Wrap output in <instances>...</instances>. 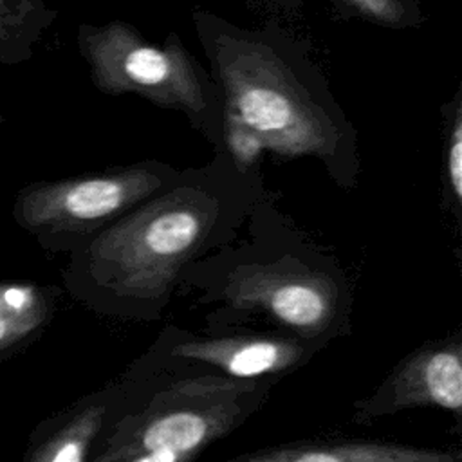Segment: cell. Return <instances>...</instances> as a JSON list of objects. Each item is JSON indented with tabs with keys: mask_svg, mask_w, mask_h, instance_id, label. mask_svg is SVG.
I'll return each mask as SVG.
<instances>
[{
	"mask_svg": "<svg viewBox=\"0 0 462 462\" xmlns=\"http://www.w3.org/2000/svg\"><path fill=\"white\" fill-rule=\"evenodd\" d=\"M217 208L189 189L168 193L123 217L88 247L92 276L123 298L159 300L208 238Z\"/></svg>",
	"mask_w": 462,
	"mask_h": 462,
	"instance_id": "1",
	"label": "cell"
},
{
	"mask_svg": "<svg viewBox=\"0 0 462 462\" xmlns=\"http://www.w3.org/2000/svg\"><path fill=\"white\" fill-rule=\"evenodd\" d=\"M244 392L224 379L177 384L159 408L121 426L96 462H189L233 428L242 411L233 399Z\"/></svg>",
	"mask_w": 462,
	"mask_h": 462,
	"instance_id": "2",
	"label": "cell"
},
{
	"mask_svg": "<svg viewBox=\"0 0 462 462\" xmlns=\"http://www.w3.org/2000/svg\"><path fill=\"white\" fill-rule=\"evenodd\" d=\"M161 186L146 170L38 182L20 191L14 215L40 236L81 235L143 200Z\"/></svg>",
	"mask_w": 462,
	"mask_h": 462,
	"instance_id": "3",
	"label": "cell"
},
{
	"mask_svg": "<svg viewBox=\"0 0 462 462\" xmlns=\"http://www.w3.org/2000/svg\"><path fill=\"white\" fill-rule=\"evenodd\" d=\"M226 300L238 310H262L305 337H318L337 310L332 282L303 267H240L226 285Z\"/></svg>",
	"mask_w": 462,
	"mask_h": 462,
	"instance_id": "4",
	"label": "cell"
},
{
	"mask_svg": "<svg viewBox=\"0 0 462 462\" xmlns=\"http://www.w3.org/2000/svg\"><path fill=\"white\" fill-rule=\"evenodd\" d=\"M417 406L460 411L462 350L460 343L424 348L397 366L377 392L357 404V419H374Z\"/></svg>",
	"mask_w": 462,
	"mask_h": 462,
	"instance_id": "5",
	"label": "cell"
},
{
	"mask_svg": "<svg viewBox=\"0 0 462 462\" xmlns=\"http://www.w3.org/2000/svg\"><path fill=\"white\" fill-rule=\"evenodd\" d=\"M85 47L94 63L97 78L105 85L123 83L143 88H162L180 99H189V70L170 52L128 42L123 43L117 31L90 34Z\"/></svg>",
	"mask_w": 462,
	"mask_h": 462,
	"instance_id": "6",
	"label": "cell"
},
{
	"mask_svg": "<svg viewBox=\"0 0 462 462\" xmlns=\"http://www.w3.org/2000/svg\"><path fill=\"white\" fill-rule=\"evenodd\" d=\"M303 354L305 350L298 343L265 336L188 339L170 350L173 357L215 366L236 379L289 370L303 359Z\"/></svg>",
	"mask_w": 462,
	"mask_h": 462,
	"instance_id": "7",
	"label": "cell"
},
{
	"mask_svg": "<svg viewBox=\"0 0 462 462\" xmlns=\"http://www.w3.org/2000/svg\"><path fill=\"white\" fill-rule=\"evenodd\" d=\"M233 101L244 125L262 135L269 146L287 153L318 146V135L303 123L296 103L282 88L267 83H238L233 88Z\"/></svg>",
	"mask_w": 462,
	"mask_h": 462,
	"instance_id": "8",
	"label": "cell"
},
{
	"mask_svg": "<svg viewBox=\"0 0 462 462\" xmlns=\"http://www.w3.org/2000/svg\"><path fill=\"white\" fill-rule=\"evenodd\" d=\"M233 462H460L457 451L393 442H339L262 451Z\"/></svg>",
	"mask_w": 462,
	"mask_h": 462,
	"instance_id": "9",
	"label": "cell"
},
{
	"mask_svg": "<svg viewBox=\"0 0 462 462\" xmlns=\"http://www.w3.org/2000/svg\"><path fill=\"white\" fill-rule=\"evenodd\" d=\"M106 410L105 401L83 404L32 449L27 462H85L103 428Z\"/></svg>",
	"mask_w": 462,
	"mask_h": 462,
	"instance_id": "10",
	"label": "cell"
},
{
	"mask_svg": "<svg viewBox=\"0 0 462 462\" xmlns=\"http://www.w3.org/2000/svg\"><path fill=\"white\" fill-rule=\"evenodd\" d=\"M49 314V298L38 287L0 283V354L31 339Z\"/></svg>",
	"mask_w": 462,
	"mask_h": 462,
	"instance_id": "11",
	"label": "cell"
},
{
	"mask_svg": "<svg viewBox=\"0 0 462 462\" xmlns=\"http://www.w3.org/2000/svg\"><path fill=\"white\" fill-rule=\"evenodd\" d=\"M47 14L43 0H0V65L31 56Z\"/></svg>",
	"mask_w": 462,
	"mask_h": 462,
	"instance_id": "12",
	"label": "cell"
},
{
	"mask_svg": "<svg viewBox=\"0 0 462 462\" xmlns=\"http://www.w3.org/2000/svg\"><path fill=\"white\" fill-rule=\"evenodd\" d=\"M448 173H449V184L457 199L462 197V130L460 123L457 121L451 144L448 152Z\"/></svg>",
	"mask_w": 462,
	"mask_h": 462,
	"instance_id": "13",
	"label": "cell"
},
{
	"mask_svg": "<svg viewBox=\"0 0 462 462\" xmlns=\"http://www.w3.org/2000/svg\"><path fill=\"white\" fill-rule=\"evenodd\" d=\"M363 9L379 14V16H390L392 13V0H356Z\"/></svg>",
	"mask_w": 462,
	"mask_h": 462,
	"instance_id": "14",
	"label": "cell"
},
{
	"mask_svg": "<svg viewBox=\"0 0 462 462\" xmlns=\"http://www.w3.org/2000/svg\"><path fill=\"white\" fill-rule=\"evenodd\" d=\"M2 121H4V116H2V114H0V123H2Z\"/></svg>",
	"mask_w": 462,
	"mask_h": 462,
	"instance_id": "15",
	"label": "cell"
}]
</instances>
